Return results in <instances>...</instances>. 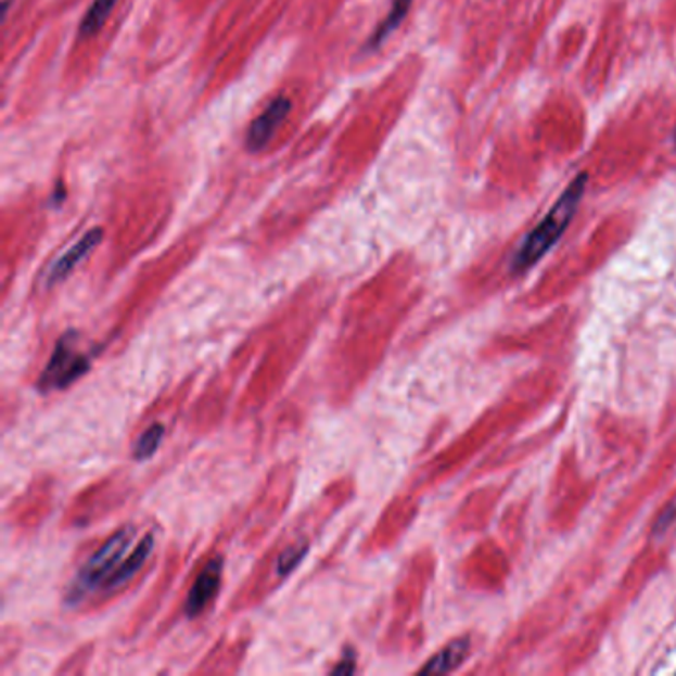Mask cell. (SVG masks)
<instances>
[{
	"label": "cell",
	"mask_w": 676,
	"mask_h": 676,
	"mask_svg": "<svg viewBox=\"0 0 676 676\" xmlns=\"http://www.w3.org/2000/svg\"><path fill=\"white\" fill-rule=\"evenodd\" d=\"M585 187H587V175L582 173L573 179L572 183L567 184L563 195L556 201L550 213L541 218L538 227L527 234L526 241L522 242L520 251L514 256L512 268L516 272H524L534 264H538L556 246V242L562 239L563 232L570 227V222L575 217L577 207L584 199Z\"/></svg>",
	"instance_id": "5b68a950"
},
{
	"label": "cell",
	"mask_w": 676,
	"mask_h": 676,
	"mask_svg": "<svg viewBox=\"0 0 676 676\" xmlns=\"http://www.w3.org/2000/svg\"><path fill=\"white\" fill-rule=\"evenodd\" d=\"M675 141H676V127H675Z\"/></svg>",
	"instance_id": "ac0fdd59"
},
{
	"label": "cell",
	"mask_w": 676,
	"mask_h": 676,
	"mask_svg": "<svg viewBox=\"0 0 676 676\" xmlns=\"http://www.w3.org/2000/svg\"><path fill=\"white\" fill-rule=\"evenodd\" d=\"M102 241H104V229L88 230L80 241L74 242L68 251L58 256L52 266L48 268L47 276L42 280V288L50 290V288L58 286L60 282H64L90 256V253L102 244Z\"/></svg>",
	"instance_id": "30bf717a"
},
{
	"label": "cell",
	"mask_w": 676,
	"mask_h": 676,
	"mask_svg": "<svg viewBox=\"0 0 676 676\" xmlns=\"http://www.w3.org/2000/svg\"><path fill=\"white\" fill-rule=\"evenodd\" d=\"M356 665L357 656L354 653V649H347L344 656L330 668V673H333V675H352V673H356Z\"/></svg>",
	"instance_id": "e0dca14e"
},
{
	"label": "cell",
	"mask_w": 676,
	"mask_h": 676,
	"mask_svg": "<svg viewBox=\"0 0 676 676\" xmlns=\"http://www.w3.org/2000/svg\"><path fill=\"white\" fill-rule=\"evenodd\" d=\"M332 304L321 299H292L282 304L260 326H256L232 352L227 366L213 378L230 395L239 378L253 363L254 357H258L253 375L242 391L241 399L237 401V421H246L254 414L263 413L266 405L286 385L302 357L306 356Z\"/></svg>",
	"instance_id": "6da1fadb"
},
{
	"label": "cell",
	"mask_w": 676,
	"mask_h": 676,
	"mask_svg": "<svg viewBox=\"0 0 676 676\" xmlns=\"http://www.w3.org/2000/svg\"><path fill=\"white\" fill-rule=\"evenodd\" d=\"M413 0H395L393 7H391L390 14L383 18V23L379 24L378 30L371 36L369 40V48H379L391 35L393 30H397V26L403 23V18L407 16V12L411 9Z\"/></svg>",
	"instance_id": "5bb4252c"
},
{
	"label": "cell",
	"mask_w": 676,
	"mask_h": 676,
	"mask_svg": "<svg viewBox=\"0 0 676 676\" xmlns=\"http://www.w3.org/2000/svg\"><path fill=\"white\" fill-rule=\"evenodd\" d=\"M470 653V639L462 637V639H455V641L448 642L447 647H443L438 653L433 654L426 663H424L419 673L423 675H447L457 671L464 659Z\"/></svg>",
	"instance_id": "4fadbf2b"
},
{
	"label": "cell",
	"mask_w": 676,
	"mask_h": 676,
	"mask_svg": "<svg viewBox=\"0 0 676 676\" xmlns=\"http://www.w3.org/2000/svg\"><path fill=\"white\" fill-rule=\"evenodd\" d=\"M56 479L50 474H38L23 493L12 498L7 508V524L14 534H30L42 526L54 508Z\"/></svg>",
	"instance_id": "ba28073f"
},
{
	"label": "cell",
	"mask_w": 676,
	"mask_h": 676,
	"mask_svg": "<svg viewBox=\"0 0 676 676\" xmlns=\"http://www.w3.org/2000/svg\"><path fill=\"white\" fill-rule=\"evenodd\" d=\"M239 532V516L225 522L222 532H218L208 551L196 562L191 575V585L183 601V615L187 620L201 617L207 609L215 605L222 579H225V548L230 538Z\"/></svg>",
	"instance_id": "52a82bcc"
},
{
	"label": "cell",
	"mask_w": 676,
	"mask_h": 676,
	"mask_svg": "<svg viewBox=\"0 0 676 676\" xmlns=\"http://www.w3.org/2000/svg\"><path fill=\"white\" fill-rule=\"evenodd\" d=\"M157 536L133 522H127L105 538L95 539L84 551L81 562L64 591L69 609L93 611L110 605L138 584L139 575L148 570Z\"/></svg>",
	"instance_id": "3957f363"
},
{
	"label": "cell",
	"mask_w": 676,
	"mask_h": 676,
	"mask_svg": "<svg viewBox=\"0 0 676 676\" xmlns=\"http://www.w3.org/2000/svg\"><path fill=\"white\" fill-rule=\"evenodd\" d=\"M356 496V482L349 476L328 484L320 496L304 512H299L264 551L263 558L254 565L244 584L230 599L229 615L263 605L268 597L280 589L290 575L296 572L299 563L310 553L314 541L323 527L330 524L340 510L349 505Z\"/></svg>",
	"instance_id": "7a4b0ae2"
},
{
	"label": "cell",
	"mask_w": 676,
	"mask_h": 676,
	"mask_svg": "<svg viewBox=\"0 0 676 676\" xmlns=\"http://www.w3.org/2000/svg\"><path fill=\"white\" fill-rule=\"evenodd\" d=\"M298 462L286 460L276 464L268 472L260 488L254 494L253 502L239 512V530L244 534V546L254 548L263 541L270 530L282 520L288 505L296 490Z\"/></svg>",
	"instance_id": "277c9868"
},
{
	"label": "cell",
	"mask_w": 676,
	"mask_h": 676,
	"mask_svg": "<svg viewBox=\"0 0 676 676\" xmlns=\"http://www.w3.org/2000/svg\"><path fill=\"white\" fill-rule=\"evenodd\" d=\"M92 367L90 357L86 356L78 344V335L74 332L64 333L58 340L47 366L40 371L36 387L42 393L68 390L76 381H80Z\"/></svg>",
	"instance_id": "9c48e42d"
},
{
	"label": "cell",
	"mask_w": 676,
	"mask_h": 676,
	"mask_svg": "<svg viewBox=\"0 0 676 676\" xmlns=\"http://www.w3.org/2000/svg\"><path fill=\"white\" fill-rule=\"evenodd\" d=\"M117 0H93L90 11L86 12L80 24L81 38H90L102 30V26L107 23L110 12L114 11Z\"/></svg>",
	"instance_id": "9a60e30c"
},
{
	"label": "cell",
	"mask_w": 676,
	"mask_h": 676,
	"mask_svg": "<svg viewBox=\"0 0 676 676\" xmlns=\"http://www.w3.org/2000/svg\"><path fill=\"white\" fill-rule=\"evenodd\" d=\"M290 110H292L290 98L286 95L276 98L275 102L264 110V114L258 115L248 127V133H246L248 151H263L268 145V141L275 138L276 129L286 119Z\"/></svg>",
	"instance_id": "7c38bea8"
},
{
	"label": "cell",
	"mask_w": 676,
	"mask_h": 676,
	"mask_svg": "<svg viewBox=\"0 0 676 676\" xmlns=\"http://www.w3.org/2000/svg\"><path fill=\"white\" fill-rule=\"evenodd\" d=\"M133 484L129 481L126 472L115 470L105 474L102 479L88 484L84 490L76 494L69 500L68 508L64 512L62 527L78 530L88 527L105 520V516L117 512L126 505Z\"/></svg>",
	"instance_id": "8992f818"
},
{
	"label": "cell",
	"mask_w": 676,
	"mask_h": 676,
	"mask_svg": "<svg viewBox=\"0 0 676 676\" xmlns=\"http://www.w3.org/2000/svg\"><path fill=\"white\" fill-rule=\"evenodd\" d=\"M248 642L251 639L246 635L220 637L215 647L205 654V659L193 668V673H208V675L237 673L248 653Z\"/></svg>",
	"instance_id": "8fae6325"
},
{
	"label": "cell",
	"mask_w": 676,
	"mask_h": 676,
	"mask_svg": "<svg viewBox=\"0 0 676 676\" xmlns=\"http://www.w3.org/2000/svg\"><path fill=\"white\" fill-rule=\"evenodd\" d=\"M93 645H81L74 653L64 659V663L58 666V675H81L88 671V666L92 663Z\"/></svg>",
	"instance_id": "2e32d148"
}]
</instances>
